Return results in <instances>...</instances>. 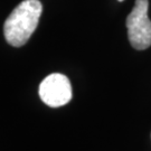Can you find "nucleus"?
<instances>
[{
    "instance_id": "obj_1",
    "label": "nucleus",
    "mask_w": 151,
    "mask_h": 151,
    "mask_svg": "<svg viewBox=\"0 0 151 151\" xmlns=\"http://www.w3.org/2000/svg\"><path fill=\"white\" fill-rule=\"evenodd\" d=\"M43 6L39 0H24L12 10L4 25L5 38L11 46L20 47L36 30Z\"/></svg>"
},
{
    "instance_id": "obj_2",
    "label": "nucleus",
    "mask_w": 151,
    "mask_h": 151,
    "mask_svg": "<svg viewBox=\"0 0 151 151\" xmlns=\"http://www.w3.org/2000/svg\"><path fill=\"white\" fill-rule=\"evenodd\" d=\"M148 0H135L133 9L127 17L129 42L138 50L151 46V20L148 17Z\"/></svg>"
},
{
    "instance_id": "obj_3",
    "label": "nucleus",
    "mask_w": 151,
    "mask_h": 151,
    "mask_svg": "<svg viewBox=\"0 0 151 151\" xmlns=\"http://www.w3.org/2000/svg\"><path fill=\"white\" fill-rule=\"evenodd\" d=\"M39 96L50 108H60L67 104L72 99L70 80L60 73L50 74L40 83Z\"/></svg>"
},
{
    "instance_id": "obj_4",
    "label": "nucleus",
    "mask_w": 151,
    "mask_h": 151,
    "mask_svg": "<svg viewBox=\"0 0 151 151\" xmlns=\"http://www.w3.org/2000/svg\"><path fill=\"white\" fill-rule=\"evenodd\" d=\"M119 1H123V0H119Z\"/></svg>"
}]
</instances>
